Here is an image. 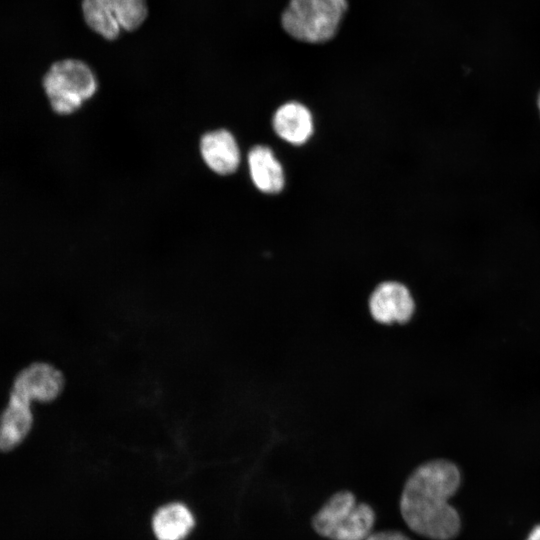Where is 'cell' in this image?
Masks as SVG:
<instances>
[{
    "mask_svg": "<svg viewBox=\"0 0 540 540\" xmlns=\"http://www.w3.org/2000/svg\"><path fill=\"white\" fill-rule=\"evenodd\" d=\"M537 107H538V110L540 112V92H539L538 97H537Z\"/></svg>",
    "mask_w": 540,
    "mask_h": 540,
    "instance_id": "9a60e30c",
    "label": "cell"
},
{
    "mask_svg": "<svg viewBox=\"0 0 540 540\" xmlns=\"http://www.w3.org/2000/svg\"><path fill=\"white\" fill-rule=\"evenodd\" d=\"M348 8V0H288L280 24L296 41L323 44L336 37Z\"/></svg>",
    "mask_w": 540,
    "mask_h": 540,
    "instance_id": "7a4b0ae2",
    "label": "cell"
},
{
    "mask_svg": "<svg viewBox=\"0 0 540 540\" xmlns=\"http://www.w3.org/2000/svg\"><path fill=\"white\" fill-rule=\"evenodd\" d=\"M247 161L251 179L258 190L275 194L283 189L284 171L269 147L263 145L253 147L248 153Z\"/></svg>",
    "mask_w": 540,
    "mask_h": 540,
    "instance_id": "8fae6325",
    "label": "cell"
},
{
    "mask_svg": "<svg viewBox=\"0 0 540 540\" xmlns=\"http://www.w3.org/2000/svg\"><path fill=\"white\" fill-rule=\"evenodd\" d=\"M414 308V300L408 288L394 281L379 284L369 299L372 317L384 324L407 322Z\"/></svg>",
    "mask_w": 540,
    "mask_h": 540,
    "instance_id": "52a82bcc",
    "label": "cell"
},
{
    "mask_svg": "<svg viewBox=\"0 0 540 540\" xmlns=\"http://www.w3.org/2000/svg\"><path fill=\"white\" fill-rule=\"evenodd\" d=\"M45 97L52 111L66 116L76 112L97 91L92 69L78 59L54 62L42 78Z\"/></svg>",
    "mask_w": 540,
    "mask_h": 540,
    "instance_id": "3957f363",
    "label": "cell"
},
{
    "mask_svg": "<svg viewBox=\"0 0 540 540\" xmlns=\"http://www.w3.org/2000/svg\"><path fill=\"white\" fill-rule=\"evenodd\" d=\"M200 153L205 164L219 175L234 173L240 164V150L234 136L225 129L203 135Z\"/></svg>",
    "mask_w": 540,
    "mask_h": 540,
    "instance_id": "ba28073f",
    "label": "cell"
},
{
    "mask_svg": "<svg viewBox=\"0 0 540 540\" xmlns=\"http://www.w3.org/2000/svg\"><path fill=\"white\" fill-rule=\"evenodd\" d=\"M64 385L65 378L59 369L46 362H35L16 375L10 395L28 403H49L61 394Z\"/></svg>",
    "mask_w": 540,
    "mask_h": 540,
    "instance_id": "8992f818",
    "label": "cell"
},
{
    "mask_svg": "<svg viewBox=\"0 0 540 540\" xmlns=\"http://www.w3.org/2000/svg\"><path fill=\"white\" fill-rule=\"evenodd\" d=\"M460 472L447 460L417 467L405 482L400 512L416 534L432 540H452L460 531V517L449 499L460 485Z\"/></svg>",
    "mask_w": 540,
    "mask_h": 540,
    "instance_id": "6da1fadb",
    "label": "cell"
},
{
    "mask_svg": "<svg viewBox=\"0 0 540 540\" xmlns=\"http://www.w3.org/2000/svg\"><path fill=\"white\" fill-rule=\"evenodd\" d=\"M375 512L350 491L331 496L314 515L312 526L329 540H365L373 531Z\"/></svg>",
    "mask_w": 540,
    "mask_h": 540,
    "instance_id": "277c9868",
    "label": "cell"
},
{
    "mask_svg": "<svg viewBox=\"0 0 540 540\" xmlns=\"http://www.w3.org/2000/svg\"><path fill=\"white\" fill-rule=\"evenodd\" d=\"M194 525L192 512L181 502L159 507L152 518V530L157 540H184Z\"/></svg>",
    "mask_w": 540,
    "mask_h": 540,
    "instance_id": "7c38bea8",
    "label": "cell"
},
{
    "mask_svg": "<svg viewBox=\"0 0 540 540\" xmlns=\"http://www.w3.org/2000/svg\"><path fill=\"white\" fill-rule=\"evenodd\" d=\"M365 540H411L400 531L372 532Z\"/></svg>",
    "mask_w": 540,
    "mask_h": 540,
    "instance_id": "4fadbf2b",
    "label": "cell"
},
{
    "mask_svg": "<svg viewBox=\"0 0 540 540\" xmlns=\"http://www.w3.org/2000/svg\"><path fill=\"white\" fill-rule=\"evenodd\" d=\"M526 540H540V525L536 526Z\"/></svg>",
    "mask_w": 540,
    "mask_h": 540,
    "instance_id": "5bb4252c",
    "label": "cell"
},
{
    "mask_svg": "<svg viewBox=\"0 0 540 540\" xmlns=\"http://www.w3.org/2000/svg\"><path fill=\"white\" fill-rule=\"evenodd\" d=\"M275 133L286 142L299 146L313 133V119L307 107L298 102L280 106L273 116Z\"/></svg>",
    "mask_w": 540,
    "mask_h": 540,
    "instance_id": "30bf717a",
    "label": "cell"
},
{
    "mask_svg": "<svg viewBox=\"0 0 540 540\" xmlns=\"http://www.w3.org/2000/svg\"><path fill=\"white\" fill-rule=\"evenodd\" d=\"M34 422L31 404L12 395L0 414V451L16 448L29 434Z\"/></svg>",
    "mask_w": 540,
    "mask_h": 540,
    "instance_id": "9c48e42d",
    "label": "cell"
},
{
    "mask_svg": "<svg viewBox=\"0 0 540 540\" xmlns=\"http://www.w3.org/2000/svg\"><path fill=\"white\" fill-rule=\"evenodd\" d=\"M86 24L107 40L116 39L121 30L134 31L148 15L146 0H83Z\"/></svg>",
    "mask_w": 540,
    "mask_h": 540,
    "instance_id": "5b68a950",
    "label": "cell"
}]
</instances>
